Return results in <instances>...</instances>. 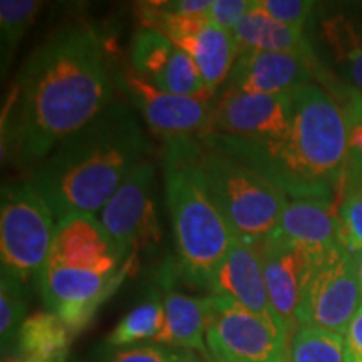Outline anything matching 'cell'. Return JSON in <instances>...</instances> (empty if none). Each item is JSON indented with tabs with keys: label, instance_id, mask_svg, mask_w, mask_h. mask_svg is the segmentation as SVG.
<instances>
[{
	"label": "cell",
	"instance_id": "9",
	"mask_svg": "<svg viewBox=\"0 0 362 362\" xmlns=\"http://www.w3.org/2000/svg\"><path fill=\"white\" fill-rule=\"evenodd\" d=\"M156 166L143 161L131 171L101 210V223L119 248L123 259L161 237L155 203Z\"/></svg>",
	"mask_w": 362,
	"mask_h": 362
},
{
	"label": "cell",
	"instance_id": "16",
	"mask_svg": "<svg viewBox=\"0 0 362 362\" xmlns=\"http://www.w3.org/2000/svg\"><path fill=\"white\" fill-rule=\"evenodd\" d=\"M210 293L233 298L257 314L275 315L267 291L260 242L235 237L216 272Z\"/></svg>",
	"mask_w": 362,
	"mask_h": 362
},
{
	"label": "cell",
	"instance_id": "22",
	"mask_svg": "<svg viewBox=\"0 0 362 362\" xmlns=\"http://www.w3.org/2000/svg\"><path fill=\"white\" fill-rule=\"evenodd\" d=\"M72 337L69 327L51 310L35 312L22 324L16 346L21 359L64 362Z\"/></svg>",
	"mask_w": 362,
	"mask_h": 362
},
{
	"label": "cell",
	"instance_id": "33",
	"mask_svg": "<svg viewBox=\"0 0 362 362\" xmlns=\"http://www.w3.org/2000/svg\"><path fill=\"white\" fill-rule=\"evenodd\" d=\"M344 339H346V362H362V304L352 317Z\"/></svg>",
	"mask_w": 362,
	"mask_h": 362
},
{
	"label": "cell",
	"instance_id": "31",
	"mask_svg": "<svg viewBox=\"0 0 362 362\" xmlns=\"http://www.w3.org/2000/svg\"><path fill=\"white\" fill-rule=\"evenodd\" d=\"M264 11L280 24L304 30L315 11V2L310 0H260Z\"/></svg>",
	"mask_w": 362,
	"mask_h": 362
},
{
	"label": "cell",
	"instance_id": "35",
	"mask_svg": "<svg viewBox=\"0 0 362 362\" xmlns=\"http://www.w3.org/2000/svg\"><path fill=\"white\" fill-rule=\"evenodd\" d=\"M7 362H39V361H30V359H21V357H19V359H8Z\"/></svg>",
	"mask_w": 362,
	"mask_h": 362
},
{
	"label": "cell",
	"instance_id": "12",
	"mask_svg": "<svg viewBox=\"0 0 362 362\" xmlns=\"http://www.w3.org/2000/svg\"><path fill=\"white\" fill-rule=\"evenodd\" d=\"M126 272L128 262L117 274L45 267L39 279V287L47 309L76 336L88 327L103 302L119 287Z\"/></svg>",
	"mask_w": 362,
	"mask_h": 362
},
{
	"label": "cell",
	"instance_id": "17",
	"mask_svg": "<svg viewBox=\"0 0 362 362\" xmlns=\"http://www.w3.org/2000/svg\"><path fill=\"white\" fill-rule=\"evenodd\" d=\"M270 235L322 255L344 247L337 208L315 200L288 202Z\"/></svg>",
	"mask_w": 362,
	"mask_h": 362
},
{
	"label": "cell",
	"instance_id": "1",
	"mask_svg": "<svg viewBox=\"0 0 362 362\" xmlns=\"http://www.w3.org/2000/svg\"><path fill=\"white\" fill-rule=\"evenodd\" d=\"M116 74L96 27H57L25 59L2 112V155L35 168L115 103Z\"/></svg>",
	"mask_w": 362,
	"mask_h": 362
},
{
	"label": "cell",
	"instance_id": "10",
	"mask_svg": "<svg viewBox=\"0 0 362 362\" xmlns=\"http://www.w3.org/2000/svg\"><path fill=\"white\" fill-rule=\"evenodd\" d=\"M293 93L252 94L225 89L220 101L215 103L206 133L242 141H270L280 138L291 126Z\"/></svg>",
	"mask_w": 362,
	"mask_h": 362
},
{
	"label": "cell",
	"instance_id": "24",
	"mask_svg": "<svg viewBox=\"0 0 362 362\" xmlns=\"http://www.w3.org/2000/svg\"><path fill=\"white\" fill-rule=\"evenodd\" d=\"M337 214L344 247L352 257H357L362 253V161L359 160H347Z\"/></svg>",
	"mask_w": 362,
	"mask_h": 362
},
{
	"label": "cell",
	"instance_id": "3",
	"mask_svg": "<svg viewBox=\"0 0 362 362\" xmlns=\"http://www.w3.org/2000/svg\"><path fill=\"white\" fill-rule=\"evenodd\" d=\"M151 144L138 116L115 101L88 126L64 139L30 170L29 183L57 220L103 210L136 166L148 161Z\"/></svg>",
	"mask_w": 362,
	"mask_h": 362
},
{
	"label": "cell",
	"instance_id": "30",
	"mask_svg": "<svg viewBox=\"0 0 362 362\" xmlns=\"http://www.w3.org/2000/svg\"><path fill=\"white\" fill-rule=\"evenodd\" d=\"M181 351L161 344H138L128 347H107L96 356L94 362H178Z\"/></svg>",
	"mask_w": 362,
	"mask_h": 362
},
{
	"label": "cell",
	"instance_id": "32",
	"mask_svg": "<svg viewBox=\"0 0 362 362\" xmlns=\"http://www.w3.org/2000/svg\"><path fill=\"white\" fill-rule=\"evenodd\" d=\"M255 0H214L208 19L220 29L233 33L238 22L250 11Z\"/></svg>",
	"mask_w": 362,
	"mask_h": 362
},
{
	"label": "cell",
	"instance_id": "8",
	"mask_svg": "<svg viewBox=\"0 0 362 362\" xmlns=\"http://www.w3.org/2000/svg\"><path fill=\"white\" fill-rule=\"evenodd\" d=\"M362 304L356 260L346 247L320 262L312 275L298 310V327L309 325L346 336Z\"/></svg>",
	"mask_w": 362,
	"mask_h": 362
},
{
	"label": "cell",
	"instance_id": "18",
	"mask_svg": "<svg viewBox=\"0 0 362 362\" xmlns=\"http://www.w3.org/2000/svg\"><path fill=\"white\" fill-rule=\"evenodd\" d=\"M165 327L156 344L192 351L210 357L206 347V332L214 312V298L188 296L175 291L171 279L165 277Z\"/></svg>",
	"mask_w": 362,
	"mask_h": 362
},
{
	"label": "cell",
	"instance_id": "36",
	"mask_svg": "<svg viewBox=\"0 0 362 362\" xmlns=\"http://www.w3.org/2000/svg\"><path fill=\"white\" fill-rule=\"evenodd\" d=\"M206 362H216V361H215V359H211V357H208Z\"/></svg>",
	"mask_w": 362,
	"mask_h": 362
},
{
	"label": "cell",
	"instance_id": "19",
	"mask_svg": "<svg viewBox=\"0 0 362 362\" xmlns=\"http://www.w3.org/2000/svg\"><path fill=\"white\" fill-rule=\"evenodd\" d=\"M322 40L337 84L329 93L337 99L362 98V19L336 13L322 22Z\"/></svg>",
	"mask_w": 362,
	"mask_h": 362
},
{
	"label": "cell",
	"instance_id": "2",
	"mask_svg": "<svg viewBox=\"0 0 362 362\" xmlns=\"http://www.w3.org/2000/svg\"><path fill=\"white\" fill-rule=\"evenodd\" d=\"M287 193L291 200H315L337 208L349 148L342 106L327 89L312 83L293 93L287 133L270 141H242L211 133L198 134Z\"/></svg>",
	"mask_w": 362,
	"mask_h": 362
},
{
	"label": "cell",
	"instance_id": "34",
	"mask_svg": "<svg viewBox=\"0 0 362 362\" xmlns=\"http://www.w3.org/2000/svg\"><path fill=\"white\" fill-rule=\"evenodd\" d=\"M356 260V269H357V277H359V285H361V291H362V253L354 257Z\"/></svg>",
	"mask_w": 362,
	"mask_h": 362
},
{
	"label": "cell",
	"instance_id": "14",
	"mask_svg": "<svg viewBox=\"0 0 362 362\" xmlns=\"http://www.w3.org/2000/svg\"><path fill=\"white\" fill-rule=\"evenodd\" d=\"M126 260L101 221L90 214H69L57 220L45 267L117 274Z\"/></svg>",
	"mask_w": 362,
	"mask_h": 362
},
{
	"label": "cell",
	"instance_id": "7",
	"mask_svg": "<svg viewBox=\"0 0 362 362\" xmlns=\"http://www.w3.org/2000/svg\"><path fill=\"white\" fill-rule=\"evenodd\" d=\"M208 354L216 362H288L291 332L277 315H262L230 297L211 296Z\"/></svg>",
	"mask_w": 362,
	"mask_h": 362
},
{
	"label": "cell",
	"instance_id": "20",
	"mask_svg": "<svg viewBox=\"0 0 362 362\" xmlns=\"http://www.w3.org/2000/svg\"><path fill=\"white\" fill-rule=\"evenodd\" d=\"M232 34L237 40L238 52L264 51L315 56L305 30L293 29L272 19L262 7L260 0H255L253 7L238 22Z\"/></svg>",
	"mask_w": 362,
	"mask_h": 362
},
{
	"label": "cell",
	"instance_id": "6",
	"mask_svg": "<svg viewBox=\"0 0 362 362\" xmlns=\"http://www.w3.org/2000/svg\"><path fill=\"white\" fill-rule=\"evenodd\" d=\"M56 215L29 181L4 185L0 203L2 274L21 282L37 280L47 265L56 235Z\"/></svg>",
	"mask_w": 362,
	"mask_h": 362
},
{
	"label": "cell",
	"instance_id": "4",
	"mask_svg": "<svg viewBox=\"0 0 362 362\" xmlns=\"http://www.w3.org/2000/svg\"><path fill=\"white\" fill-rule=\"evenodd\" d=\"M197 136L163 139L165 192L181 277L211 291L235 235L208 192Z\"/></svg>",
	"mask_w": 362,
	"mask_h": 362
},
{
	"label": "cell",
	"instance_id": "23",
	"mask_svg": "<svg viewBox=\"0 0 362 362\" xmlns=\"http://www.w3.org/2000/svg\"><path fill=\"white\" fill-rule=\"evenodd\" d=\"M163 327H165V305H163V297L155 291L119 320V324L106 337L104 346L128 347L138 344H156Z\"/></svg>",
	"mask_w": 362,
	"mask_h": 362
},
{
	"label": "cell",
	"instance_id": "29",
	"mask_svg": "<svg viewBox=\"0 0 362 362\" xmlns=\"http://www.w3.org/2000/svg\"><path fill=\"white\" fill-rule=\"evenodd\" d=\"M25 297L24 282L2 274L0 279V336H2V349H11L16 346L22 324L25 322Z\"/></svg>",
	"mask_w": 362,
	"mask_h": 362
},
{
	"label": "cell",
	"instance_id": "15",
	"mask_svg": "<svg viewBox=\"0 0 362 362\" xmlns=\"http://www.w3.org/2000/svg\"><path fill=\"white\" fill-rule=\"evenodd\" d=\"M315 56L292 52L243 51L230 72L225 89L252 94H287L317 81Z\"/></svg>",
	"mask_w": 362,
	"mask_h": 362
},
{
	"label": "cell",
	"instance_id": "28",
	"mask_svg": "<svg viewBox=\"0 0 362 362\" xmlns=\"http://www.w3.org/2000/svg\"><path fill=\"white\" fill-rule=\"evenodd\" d=\"M40 11L37 0H2L0 2V44H2V72L11 66L16 49L34 24Z\"/></svg>",
	"mask_w": 362,
	"mask_h": 362
},
{
	"label": "cell",
	"instance_id": "27",
	"mask_svg": "<svg viewBox=\"0 0 362 362\" xmlns=\"http://www.w3.org/2000/svg\"><path fill=\"white\" fill-rule=\"evenodd\" d=\"M155 88L176 96L211 101L214 94L206 88L202 72L187 52L176 47L170 62L156 79L151 81Z\"/></svg>",
	"mask_w": 362,
	"mask_h": 362
},
{
	"label": "cell",
	"instance_id": "5",
	"mask_svg": "<svg viewBox=\"0 0 362 362\" xmlns=\"http://www.w3.org/2000/svg\"><path fill=\"white\" fill-rule=\"evenodd\" d=\"M197 138L203 176L220 214L235 237L262 242L277 226L291 198L250 166Z\"/></svg>",
	"mask_w": 362,
	"mask_h": 362
},
{
	"label": "cell",
	"instance_id": "11",
	"mask_svg": "<svg viewBox=\"0 0 362 362\" xmlns=\"http://www.w3.org/2000/svg\"><path fill=\"white\" fill-rule=\"evenodd\" d=\"M116 83L131 99L134 110L151 131L163 139L198 136L208 131L214 101L176 96L158 89L133 69L116 74Z\"/></svg>",
	"mask_w": 362,
	"mask_h": 362
},
{
	"label": "cell",
	"instance_id": "25",
	"mask_svg": "<svg viewBox=\"0 0 362 362\" xmlns=\"http://www.w3.org/2000/svg\"><path fill=\"white\" fill-rule=\"evenodd\" d=\"M175 49L176 45L160 30L139 27L129 44L131 69L151 83L168 64Z\"/></svg>",
	"mask_w": 362,
	"mask_h": 362
},
{
	"label": "cell",
	"instance_id": "13",
	"mask_svg": "<svg viewBox=\"0 0 362 362\" xmlns=\"http://www.w3.org/2000/svg\"><path fill=\"white\" fill-rule=\"evenodd\" d=\"M260 248L272 310L292 336L298 329V310L307 284L320 262L332 252L322 255L272 235L262 240Z\"/></svg>",
	"mask_w": 362,
	"mask_h": 362
},
{
	"label": "cell",
	"instance_id": "26",
	"mask_svg": "<svg viewBox=\"0 0 362 362\" xmlns=\"http://www.w3.org/2000/svg\"><path fill=\"white\" fill-rule=\"evenodd\" d=\"M288 362H346V339L330 330L300 325L291 337Z\"/></svg>",
	"mask_w": 362,
	"mask_h": 362
},
{
	"label": "cell",
	"instance_id": "21",
	"mask_svg": "<svg viewBox=\"0 0 362 362\" xmlns=\"http://www.w3.org/2000/svg\"><path fill=\"white\" fill-rule=\"evenodd\" d=\"M175 45L193 59L208 90L215 96L220 86L228 81L237 61L238 45L233 34L208 22L198 33L178 40Z\"/></svg>",
	"mask_w": 362,
	"mask_h": 362
}]
</instances>
